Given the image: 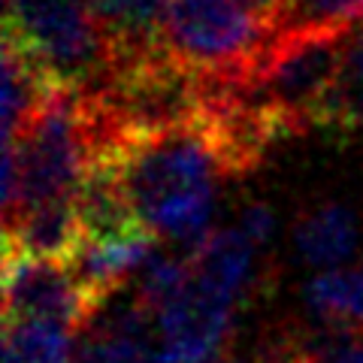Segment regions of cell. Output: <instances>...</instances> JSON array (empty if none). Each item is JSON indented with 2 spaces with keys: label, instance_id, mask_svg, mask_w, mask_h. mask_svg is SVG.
Returning a JSON list of instances; mask_svg holds the SVG:
<instances>
[{
  "label": "cell",
  "instance_id": "cell-2",
  "mask_svg": "<svg viewBox=\"0 0 363 363\" xmlns=\"http://www.w3.org/2000/svg\"><path fill=\"white\" fill-rule=\"evenodd\" d=\"M342 45L345 30L276 37L255 70L227 85V91L233 100L257 112L276 140H288L312 128H330L342 76Z\"/></svg>",
  "mask_w": 363,
  "mask_h": 363
},
{
  "label": "cell",
  "instance_id": "cell-5",
  "mask_svg": "<svg viewBox=\"0 0 363 363\" xmlns=\"http://www.w3.org/2000/svg\"><path fill=\"white\" fill-rule=\"evenodd\" d=\"M104 303L64 260L4 248V321H58L70 330L100 315Z\"/></svg>",
  "mask_w": 363,
  "mask_h": 363
},
{
  "label": "cell",
  "instance_id": "cell-6",
  "mask_svg": "<svg viewBox=\"0 0 363 363\" xmlns=\"http://www.w3.org/2000/svg\"><path fill=\"white\" fill-rule=\"evenodd\" d=\"M191 267V264H188ZM236 300L215 291L188 272V281L161 312L155 324L161 330V351L169 363H209L218 357L233 330Z\"/></svg>",
  "mask_w": 363,
  "mask_h": 363
},
{
  "label": "cell",
  "instance_id": "cell-4",
  "mask_svg": "<svg viewBox=\"0 0 363 363\" xmlns=\"http://www.w3.org/2000/svg\"><path fill=\"white\" fill-rule=\"evenodd\" d=\"M6 37L33 55L61 85L104 91L112 73V43L91 0H4Z\"/></svg>",
  "mask_w": 363,
  "mask_h": 363
},
{
  "label": "cell",
  "instance_id": "cell-15",
  "mask_svg": "<svg viewBox=\"0 0 363 363\" xmlns=\"http://www.w3.org/2000/svg\"><path fill=\"white\" fill-rule=\"evenodd\" d=\"M315 363H363V327L357 330H330L315 339Z\"/></svg>",
  "mask_w": 363,
  "mask_h": 363
},
{
  "label": "cell",
  "instance_id": "cell-16",
  "mask_svg": "<svg viewBox=\"0 0 363 363\" xmlns=\"http://www.w3.org/2000/svg\"><path fill=\"white\" fill-rule=\"evenodd\" d=\"M272 227H276V218H272V209L264 206V203H252V206L242 212V218H240V230L257 248H264L272 240Z\"/></svg>",
  "mask_w": 363,
  "mask_h": 363
},
{
  "label": "cell",
  "instance_id": "cell-17",
  "mask_svg": "<svg viewBox=\"0 0 363 363\" xmlns=\"http://www.w3.org/2000/svg\"><path fill=\"white\" fill-rule=\"evenodd\" d=\"M240 6H245L248 13H255L257 18L269 21L272 28H276V21L281 16V9H285V0H236Z\"/></svg>",
  "mask_w": 363,
  "mask_h": 363
},
{
  "label": "cell",
  "instance_id": "cell-1",
  "mask_svg": "<svg viewBox=\"0 0 363 363\" xmlns=\"http://www.w3.org/2000/svg\"><path fill=\"white\" fill-rule=\"evenodd\" d=\"M97 157L112 169L136 218L188 248L212 230L221 182L248 173L212 104L194 118L161 128H118Z\"/></svg>",
  "mask_w": 363,
  "mask_h": 363
},
{
  "label": "cell",
  "instance_id": "cell-13",
  "mask_svg": "<svg viewBox=\"0 0 363 363\" xmlns=\"http://www.w3.org/2000/svg\"><path fill=\"white\" fill-rule=\"evenodd\" d=\"M73 336L58 321H4V363H70Z\"/></svg>",
  "mask_w": 363,
  "mask_h": 363
},
{
  "label": "cell",
  "instance_id": "cell-7",
  "mask_svg": "<svg viewBox=\"0 0 363 363\" xmlns=\"http://www.w3.org/2000/svg\"><path fill=\"white\" fill-rule=\"evenodd\" d=\"M61 88L67 85H61L33 55L4 37V140H16Z\"/></svg>",
  "mask_w": 363,
  "mask_h": 363
},
{
  "label": "cell",
  "instance_id": "cell-12",
  "mask_svg": "<svg viewBox=\"0 0 363 363\" xmlns=\"http://www.w3.org/2000/svg\"><path fill=\"white\" fill-rule=\"evenodd\" d=\"M152 321L155 318L133 300L104 330L85 339L70 363H136L143 345L152 342Z\"/></svg>",
  "mask_w": 363,
  "mask_h": 363
},
{
  "label": "cell",
  "instance_id": "cell-3",
  "mask_svg": "<svg viewBox=\"0 0 363 363\" xmlns=\"http://www.w3.org/2000/svg\"><path fill=\"white\" fill-rule=\"evenodd\" d=\"M276 40V28L236 0H169L157 30L161 49L218 85L240 82Z\"/></svg>",
  "mask_w": 363,
  "mask_h": 363
},
{
  "label": "cell",
  "instance_id": "cell-14",
  "mask_svg": "<svg viewBox=\"0 0 363 363\" xmlns=\"http://www.w3.org/2000/svg\"><path fill=\"white\" fill-rule=\"evenodd\" d=\"M363 21V0H285L276 37L306 30H348Z\"/></svg>",
  "mask_w": 363,
  "mask_h": 363
},
{
  "label": "cell",
  "instance_id": "cell-11",
  "mask_svg": "<svg viewBox=\"0 0 363 363\" xmlns=\"http://www.w3.org/2000/svg\"><path fill=\"white\" fill-rule=\"evenodd\" d=\"M303 300L324 327L357 330L363 327V267L318 272L306 285Z\"/></svg>",
  "mask_w": 363,
  "mask_h": 363
},
{
  "label": "cell",
  "instance_id": "cell-8",
  "mask_svg": "<svg viewBox=\"0 0 363 363\" xmlns=\"http://www.w3.org/2000/svg\"><path fill=\"white\" fill-rule=\"evenodd\" d=\"M255 257H257V245L240 227L209 230L194 248H188V264L194 269V276L212 285L215 291L227 294L236 303L252 288Z\"/></svg>",
  "mask_w": 363,
  "mask_h": 363
},
{
  "label": "cell",
  "instance_id": "cell-10",
  "mask_svg": "<svg viewBox=\"0 0 363 363\" xmlns=\"http://www.w3.org/2000/svg\"><path fill=\"white\" fill-rule=\"evenodd\" d=\"M169 0H91L112 43V67L121 58L157 49V30Z\"/></svg>",
  "mask_w": 363,
  "mask_h": 363
},
{
  "label": "cell",
  "instance_id": "cell-9",
  "mask_svg": "<svg viewBox=\"0 0 363 363\" xmlns=\"http://www.w3.org/2000/svg\"><path fill=\"white\" fill-rule=\"evenodd\" d=\"M294 242L306 264L312 267H339L357 248V221L354 212L342 203H321V206L300 215L294 227Z\"/></svg>",
  "mask_w": 363,
  "mask_h": 363
}]
</instances>
